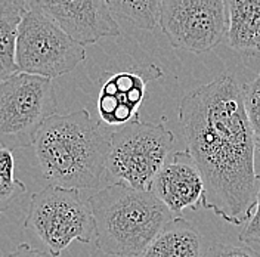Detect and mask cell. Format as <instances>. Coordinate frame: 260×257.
Masks as SVG:
<instances>
[{
  "label": "cell",
  "mask_w": 260,
  "mask_h": 257,
  "mask_svg": "<svg viewBox=\"0 0 260 257\" xmlns=\"http://www.w3.org/2000/svg\"><path fill=\"white\" fill-rule=\"evenodd\" d=\"M27 11V0H0V80L18 73L16 37Z\"/></svg>",
  "instance_id": "5bb4252c"
},
{
  "label": "cell",
  "mask_w": 260,
  "mask_h": 257,
  "mask_svg": "<svg viewBox=\"0 0 260 257\" xmlns=\"http://www.w3.org/2000/svg\"><path fill=\"white\" fill-rule=\"evenodd\" d=\"M175 144V135L164 123L133 121L111 133L107 172L114 183L149 191Z\"/></svg>",
  "instance_id": "5b68a950"
},
{
  "label": "cell",
  "mask_w": 260,
  "mask_h": 257,
  "mask_svg": "<svg viewBox=\"0 0 260 257\" xmlns=\"http://www.w3.org/2000/svg\"><path fill=\"white\" fill-rule=\"evenodd\" d=\"M203 237L191 222L173 217L139 257H203Z\"/></svg>",
  "instance_id": "4fadbf2b"
},
{
  "label": "cell",
  "mask_w": 260,
  "mask_h": 257,
  "mask_svg": "<svg viewBox=\"0 0 260 257\" xmlns=\"http://www.w3.org/2000/svg\"><path fill=\"white\" fill-rule=\"evenodd\" d=\"M111 130L83 108L53 114L34 139V154L49 185L93 189L107 172Z\"/></svg>",
  "instance_id": "7a4b0ae2"
},
{
  "label": "cell",
  "mask_w": 260,
  "mask_h": 257,
  "mask_svg": "<svg viewBox=\"0 0 260 257\" xmlns=\"http://www.w3.org/2000/svg\"><path fill=\"white\" fill-rule=\"evenodd\" d=\"M96 247L114 257H139L173 214L151 191L111 183L89 198Z\"/></svg>",
  "instance_id": "3957f363"
},
{
  "label": "cell",
  "mask_w": 260,
  "mask_h": 257,
  "mask_svg": "<svg viewBox=\"0 0 260 257\" xmlns=\"http://www.w3.org/2000/svg\"><path fill=\"white\" fill-rule=\"evenodd\" d=\"M149 191L172 214L182 217L185 209L197 210L201 207L204 180L191 154L185 149L175 152L172 161L164 164Z\"/></svg>",
  "instance_id": "8fae6325"
},
{
  "label": "cell",
  "mask_w": 260,
  "mask_h": 257,
  "mask_svg": "<svg viewBox=\"0 0 260 257\" xmlns=\"http://www.w3.org/2000/svg\"><path fill=\"white\" fill-rule=\"evenodd\" d=\"M114 15L126 18L142 30H154L158 24L161 0H107Z\"/></svg>",
  "instance_id": "9a60e30c"
},
{
  "label": "cell",
  "mask_w": 260,
  "mask_h": 257,
  "mask_svg": "<svg viewBox=\"0 0 260 257\" xmlns=\"http://www.w3.org/2000/svg\"><path fill=\"white\" fill-rule=\"evenodd\" d=\"M238 238H240V241L243 242V244H248V242H257V244H260V180L254 211H253L251 217L248 219L247 225L244 226V229L240 232Z\"/></svg>",
  "instance_id": "d6986e66"
},
{
  "label": "cell",
  "mask_w": 260,
  "mask_h": 257,
  "mask_svg": "<svg viewBox=\"0 0 260 257\" xmlns=\"http://www.w3.org/2000/svg\"><path fill=\"white\" fill-rule=\"evenodd\" d=\"M179 121L203 180V209L240 226L251 217L259 191L256 144L244 86L225 73L191 90L179 105Z\"/></svg>",
  "instance_id": "6da1fadb"
},
{
  "label": "cell",
  "mask_w": 260,
  "mask_h": 257,
  "mask_svg": "<svg viewBox=\"0 0 260 257\" xmlns=\"http://www.w3.org/2000/svg\"><path fill=\"white\" fill-rule=\"evenodd\" d=\"M228 46L248 58H260V0H225Z\"/></svg>",
  "instance_id": "7c38bea8"
},
{
  "label": "cell",
  "mask_w": 260,
  "mask_h": 257,
  "mask_svg": "<svg viewBox=\"0 0 260 257\" xmlns=\"http://www.w3.org/2000/svg\"><path fill=\"white\" fill-rule=\"evenodd\" d=\"M158 24L172 48L209 52L225 37V0H161Z\"/></svg>",
  "instance_id": "ba28073f"
},
{
  "label": "cell",
  "mask_w": 260,
  "mask_h": 257,
  "mask_svg": "<svg viewBox=\"0 0 260 257\" xmlns=\"http://www.w3.org/2000/svg\"><path fill=\"white\" fill-rule=\"evenodd\" d=\"M86 59V49L48 15L30 8L18 28L15 62L18 73L56 79Z\"/></svg>",
  "instance_id": "52a82bcc"
},
{
  "label": "cell",
  "mask_w": 260,
  "mask_h": 257,
  "mask_svg": "<svg viewBox=\"0 0 260 257\" xmlns=\"http://www.w3.org/2000/svg\"><path fill=\"white\" fill-rule=\"evenodd\" d=\"M15 167L14 152L0 145V214L27 191L24 182L15 177Z\"/></svg>",
  "instance_id": "2e32d148"
},
{
  "label": "cell",
  "mask_w": 260,
  "mask_h": 257,
  "mask_svg": "<svg viewBox=\"0 0 260 257\" xmlns=\"http://www.w3.org/2000/svg\"><path fill=\"white\" fill-rule=\"evenodd\" d=\"M98 97V114L107 127H124L139 120L146 86L162 76L155 64L135 65L118 73H105Z\"/></svg>",
  "instance_id": "9c48e42d"
},
{
  "label": "cell",
  "mask_w": 260,
  "mask_h": 257,
  "mask_svg": "<svg viewBox=\"0 0 260 257\" xmlns=\"http://www.w3.org/2000/svg\"><path fill=\"white\" fill-rule=\"evenodd\" d=\"M6 257H53L49 251H43V250H37L32 248L30 244L22 242L16 247L14 251H11Z\"/></svg>",
  "instance_id": "ffe728a7"
},
{
  "label": "cell",
  "mask_w": 260,
  "mask_h": 257,
  "mask_svg": "<svg viewBox=\"0 0 260 257\" xmlns=\"http://www.w3.org/2000/svg\"><path fill=\"white\" fill-rule=\"evenodd\" d=\"M83 46L120 36V27L107 0H28Z\"/></svg>",
  "instance_id": "30bf717a"
},
{
  "label": "cell",
  "mask_w": 260,
  "mask_h": 257,
  "mask_svg": "<svg viewBox=\"0 0 260 257\" xmlns=\"http://www.w3.org/2000/svg\"><path fill=\"white\" fill-rule=\"evenodd\" d=\"M58 110L53 81L27 73L0 80V145L24 149Z\"/></svg>",
  "instance_id": "8992f818"
},
{
  "label": "cell",
  "mask_w": 260,
  "mask_h": 257,
  "mask_svg": "<svg viewBox=\"0 0 260 257\" xmlns=\"http://www.w3.org/2000/svg\"><path fill=\"white\" fill-rule=\"evenodd\" d=\"M244 104L253 130L254 144L260 152V71L251 83L244 84Z\"/></svg>",
  "instance_id": "e0dca14e"
},
{
  "label": "cell",
  "mask_w": 260,
  "mask_h": 257,
  "mask_svg": "<svg viewBox=\"0 0 260 257\" xmlns=\"http://www.w3.org/2000/svg\"><path fill=\"white\" fill-rule=\"evenodd\" d=\"M24 226L53 257L59 256L71 242L87 244L96 238L89 200L86 201L77 189L55 185L32 194Z\"/></svg>",
  "instance_id": "277c9868"
},
{
  "label": "cell",
  "mask_w": 260,
  "mask_h": 257,
  "mask_svg": "<svg viewBox=\"0 0 260 257\" xmlns=\"http://www.w3.org/2000/svg\"><path fill=\"white\" fill-rule=\"evenodd\" d=\"M203 257H260V254L247 244L213 242L203 253Z\"/></svg>",
  "instance_id": "ac0fdd59"
}]
</instances>
